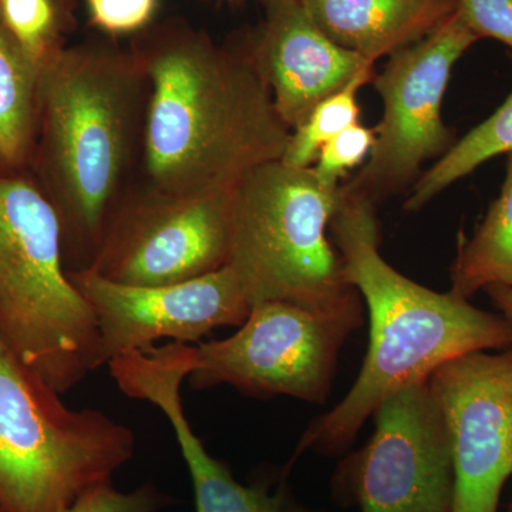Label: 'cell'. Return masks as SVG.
I'll use <instances>...</instances> for the list:
<instances>
[{
	"label": "cell",
	"mask_w": 512,
	"mask_h": 512,
	"mask_svg": "<svg viewBox=\"0 0 512 512\" xmlns=\"http://www.w3.org/2000/svg\"><path fill=\"white\" fill-rule=\"evenodd\" d=\"M133 52L148 82L141 192L225 190L259 165L282 160L292 130L248 52H229L181 29Z\"/></svg>",
	"instance_id": "obj_1"
},
{
	"label": "cell",
	"mask_w": 512,
	"mask_h": 512,
	"mask_svg": "<svg viewBox=\"0 0 512 512\" xmlns=\"http://www.w3.org/2000/svg\"><path fill=\"white\" fill-rule=\"evenodd\" d=\"M329 234L350 284L366 303L369 348L345 399L311 421L288 468L305 451L338 456L348 450L389 394L426 379L447 360L512 348V322L503 315L417 284L383 258L375 202L339 187Z\"/></svg>",
	"instance_id": "obj_2"
},
{
	"label": "cell",
	"mask_w": 512,
	"mask_h": 512,
	"mask_svg": "<svg viewBox=\"0 0 512 512\" xmlns=\"http://www.w3.org/2000/svg\"><path fill=\"white\" fill-rule=\"evenodd\" d=\"M148 82L136 53L62 49L39 83L36 163L62 225L67 272L89 269L140 158Z\"/></svg>",
	"instance_id": "obj_3"
},
{
	"label": "cell",
	"mask_w": 512,
	"mask_h": 512,
	"mask_svg": "<svg viewBox=\"0 0 512 512\" xmlns=\"http://www.w3.org/2000/svg\"><path fill=\"white\" fill-rule=\"evenodd\" d=\"M0 335L60 394L101 366L96 318L64 264L59 215L20 174H0Z\"/></svg>",
	"instance_id": "obj_4"
},
{
	"label": "cell",
	"mask_w": 512,
	"mask_h": 512,
	"mask_svg": "<svg viewBox=\"0 0 512 512\" xmlns=\"http://www.w3.org/2000/svg\"><path fill=\"white\" fill-rule=\"evenodd\" d=\"M339 187L320 183L312 167L282 160L259 165L235 185L228 265L251 308L284 301L320 311H365L330 239Z\"/></svg>",
	"instance_id": "obj_5"
},
{
	"label": "cell",
	"mask_w": 512,
	"mask_h": 512,
	"mask_svg": "<svg viewBox=\"0 0 512 512\" xmlns=\"http://www.w3.org/2000/svg\"><path fill=\"white\" fill-rule=\"evenodd\" d=\"M59 394L0 335V504L9 512H62L134 456L127 426L69 409Z\"/></svg>",
	"instance_id": "obj_6"
},
{
	"label": "cell",
	"mask_w": 512,
	"mask_h": 512,
	"mask_svg": "<svg viewBox=\"0 0 512 512\" xmlns=\"http://www.w3.org/2000/svg\"><path fill=\"white\" fill-rule=\"evenodd\" d=\"M365 323V311H320L296 303L252 305L227 339L194 346L192 389L228 384L252 397L289 396L323 404L332 392L339 353Z\"/></svg>",
	"instance_id": "obj_7"
},
{
	"label": "cell",
	"mask_w": 512,
	"mask_h": 512,
	"mask_svg": "<svg viewBox=\"0 0 512 512\" xmlns=\"http://www.w3.org/2000/svg\"><path fill=\"white\" fill-rule=\"evenodd\" d=\"M372 419L365 446L333 473V498L359 512H453V447L429 377L389 394Z\"/></svg>",
	"instance_id": "obj_8"
},
{
	"label": "cell",
	"mask_w": 512,
	"mask_h": 512,
	"mask_svg": "<svg viewBox=\"0 0 512 512\" xmlns=\"http://www.w3.org/2000/svg\"><path fill=\"white\" fill-rule=\"evenodd\" d=\"M478 40L456 9L430 35L389 56L372 79L383 101L375 144L365 167L340 184L343 190L377 205L409 187L421 165L454 146L441 104L454 66Z\"/></svg>",
	"instance_id": "obj_9"
},
{
	"label": "cell",
	"mask_w": 512,
	"mask_h": 512,
	"mask_svg": "<svg viewBox=\"0 0 512 512\" xmlns=\"http://www.w3.org/2000/svg\"><path fill=\"white\" fill-rule=\"evenodd\" d=\"M234 190L124 194L89 269L124 285H171L228 265Z\"/></svg>",
	"instance_id": "obj_10"
},
{
	"label": "cell",
	"mask_w": 512,
	"mask_h": 512,
	"mask_svg": "<svg viewBox=\"0 0 512 512\" xmlns=\"http://www.w3.org/2000/svg\"><path fill=\"white\" fill-rule=\"evenodd\" d=\"M67 274L96 318L101 366L153 348L160 339L198 345L214 329L241 326L251 312L229 265L190 281L154 286L119 284L93 269Z\"/></svg>",
	"instance_id": "obj_11"
},
{
	"label": "cell",
	"mask_w": 512,
	"mask_h": 512,
	"mask_svg": "<svg viewBox=\"0 0 512 512\" xmlns=\"http://www.w3.org/2000/svg\"><path fill=\"white\" fill-rule=\"evenodd\" d=\"M453 447V512H498L512 477V348L447 360L429 376Z\"/></svg>",
	"instance_id": "obj_12"
},
{
	"label": "cell",
	"mask_w": 512,
	"mask_h": 512,
	"mask_svg": "<svg viewBox=\"0 0 512 512\" xmlns=\"http://www.w3.org/2000/svg\"><path fill=\"white\" fill-rule=\"evenodd\" d=\"M109 367L121 392L146 400L167 417L191 474L197 512H316L299 503L285 481L275 491L238 483L231 470L208 453L181 400V384L194 367V346L180 342L153 346L116 357Z\"/></svg>",
	"instance_id": "obj_13"
},
{
	"label": "cell",
	"mask_w": 512,
	"mask_h": 512,
	"mask_svg": "<svg viewBox=\"0 0 512 512\" xmlns=\"http://www.w3.org/2000/svg\"><path fill=\"white\" fill-rule=\"evenodd\" d=\"M265 19L248 50L286 126H301L320 101L375 63L326 36L302 0H262Z\"/></svg>",
	"instance_id": "obj_14"
},
{
	"label": "cell",
	"mask_w": 512,
	"mask_h": 512,
	"mask_svg": "<svg viewBox=\"0 0 512 512\" xmlns=\"http://www.w3.org/2000/svg\"><path fill=\"white\" fill-rule=\"evenodd\" d=\"M336 45L376 63L430 35L453 15L457 0H302Z\"/></svg>",
	"instance_id": "obj_15"
},
{
	"label": "cell",
	"mask_w": 512,
	"mask_h": 512,
	"mask_svg": "<svg viewBox=\"0 0 512 512\" xmlns=\"http://www.w3.org/2000/svg\"><path fill=\"white\" fill-rule=\"evenodd\" d=\"M40 73L0 18V174H19L35 153Z\"/></svg>",
	"instance_id": "obj_16"
},
{
	"label": "cell",
	"mask_w": 512,
	"mask_h": 512,
	"mask_svg": "<svg viewBox=\"0 0 512 512\" xmlns=\"http://www.w3.org/2000/svg\"><path fill=\"white\" fill-rule=\"evenodd\" d=\"M497 200L470 238L460 237L450 268V291L470 299L488 286L512 288V153Z\"/></svg>",
	"instance_id": "obj_17"
},
{
	"label": "cell",
	"mask_w": 512,
	"mask_h": 512,
	"mask_svg": "<svg viewBox=\"0 0 512 512\" xmlns=\"http://www.w3.org/2000/svg\"><path fill=\"white\" fill-rule=\"evenodd\" d=\"M512 153V92L497 110L478 124L437 163L420 175L406 201L407 211H419L440 192L461 178L473 173L480 165L500 154Z\"/></svg>",
	"instance_id": "obj_18"
},
{
	"label": "cell",
	"mask_w": 512,
	"mask_h": 512,
	"mask_svg": "<svg viewBox=\"0 0 512 512\" xmlns=\"http://www.w3.org/2000/svg\"><path fill=\"white\" fill-rule=\"evenodd\" d=\"M373 67L367 66L360 70L346 86L320 101L301 126L292 131L291 140L282 157L285 164L296 168L312 167L326 141L359 123L357 94L365 84L372 82L375 76Z\"/></svg>",
	"instance_id": "obj_19"
},
{
	"label": "cell",
	"mask_w": 512,
	"mask_h": 512,
	"mask_svg": "<svg viewBox=\"0 0 512 512\" xmlns=\"http://www.w3.org/2000/svg\"><path fill=\"white\" fill-rule=\"evenodd\" d=\"M0 18L40 72L62 50L55 0H0Z\"/></svg>",
	"instance_id": "obj_20"
},
{
	"label": "cell",
	"mask_w": 512,
	"mask_h": 512,
	"mask_svg": "<svg viewBox=\"0 0 512 512\" xmlns=\"http://www.w3.org/2000/svg\"><path fill=\"white\" fill-rule=\"evenodd\" d=\"M373 144L375 128H366L359 123L346 128L320 148L316 165L312 167L316 177L328 187H339L340 180L369 157Z\"/></svg>",
	"instance_id": "obj_21"
},
{
	"label": "cell",
	"mask_w": 512,
	"mask_h": 512,
	"mask_svg": "<svg viewBox=\"0 0 512 512\" xmlns=\"http://www.w3.org/2000/svg\"><path fill=\"white\" fill-rule=\"evenodd\" d=\"M168 504L170 498L154 485L144 484L131 493H123L109 481L87 491L62 512H158Z\"/></svg>",
	"instance_id": "obj_22"
},
{
	"label": "cell",
	"mask_w": 512,
	"mask_h": 512,
	"mask_svg": "<svg viewBox=\"0 0 512 512\" xmlns=\"http://www.w3.org/2000/svg\"><path fill=\"white\" fill-rule=\"evenodd\" d=\"M457 12L478 39L490 37L512 49V0H457Z\"/></svg>",
	"instance_id": "obj_23"
},
{
	"label": "cell",
	"mask_w": 512,
	"mask_h": 512,
	"mask_svg": "<svg viewBox=\"0 0 512 512\" xmlns=\"http://www.w3.org/2000/svg\"><path fill=\"white\" fill-rule=\"evenodd\" d=\"M157 0H89L94 25L106 32H136L150 22Z\"/></svg>",
	"instance_id": "obj_24"
},
{
	"label": "cell",
	"mask_w": 512,
	"mask_h": 512,
	"mask_svg": "<svg viewBox=\"0 0 512 512\" xmlns=\"http://www.w3.org/2000/svg\"><path fill=\"white\" fill-rule=\"evenodd\" d=\"M495 308L501 312L504 318L512 322V288L508 286L494 285L484 289Z\"/></svg>",
	"instance_id": "obj_25"
},
{
	"label": "cell",
	"mask_w": 512,
	"mask_h": 512,
	"mask_svg": "<svg viewBox=\"0 0 512 512\" xmlns=\"http://www.w3.org/2000/svg\"><path fill=\"white\" fill-rule=\"evenodd\" d=\"M505 512H512V494H511V498H510V503H508L507 511H505Z\"/></svg>",
	"instance_id": "obj_26"
},
{
	"label": "cell",
	"mask_w": 512,
	"mask_h": 512,
	"mask_svg": "<svg viewBox=\"0 0 512 512\" xmlns=\"http://www.w3.org/2000/svg\"><path fill=\"white\" fill-rule=\"evenodd\" d=\"M0 512H9L8 510H6L5 507H3L2 504H0Z\"/></svg>",
	"instance_id": "obj_27"
}]
</instances>
